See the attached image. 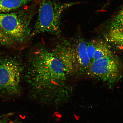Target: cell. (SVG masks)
I'll list each match as a JSON object with an SVG mask.
<instances>
[{"instance_id": "1", "label": "cell", "mask_w": 123, "mask_h": 123, "mask_svg": "<svg viewBox=\"0 0 123 123\" xmlns=\"http://www.w3.org/2000/svg\"><path fill=\"white\" fill-rule=\"evenodd\" d=\"M30 59L27 75L32 89L51 94L63 90L71 75L53 50L41 48L34 52Z\"/></svg>"}, {"instance_id": "2", "label": "cell", "mask_w": 123, "mask_h": 123, "mask_svg": "<svg viewBox=\"0 0 123 123\" xmlns=\"http://www.w3.org/2000/svg\"><path fill=\"white\" fill-rule=\"evenodd\" d=\"M33 7L16 12L0 13V45L12 46L23 43L30 37Z\"/></svg>"}, {"instance_id": "3", "label": "cell", "mask_w": 123, "mask_h": 123, "mask_svg": "<svg viewBox=\"0 0 123 123\" xmlns=\"http://www.w3.org/2000/svg\"><path fill=\"white\" fill-rule=\"evenodd\" d=\"M77 4L63 3L55 0H43L39 6L32 34L45 33L59 34L62 13L66 9Z\"/></svg>"}, {"instance_id": "4", "label": "cell", "mask_w": 123, "mask_h": 123, "mask_svg": "<svg viewBox=\"0 0 123 123\" xmlns=\"http://www.w3.org/2000/svg\"><path fill=\"white\" fill-rule=\"evenodd\" d=\"M21 71V65L14 60L4 59L0 62V90L9 95L18 93Z\"/></svg>"}, {"instance_id": "5", "label": "cell", "mask_w": 123, "mask_h": 123, "mask_svg": "<svg viewBox=\"0 0 123 123\" xmlns=\"http://www.w3.org/2000/svg\"><path fill=\"white\" fill-rule=\"evenodd\" d=\"M86 72L89 76L112 84L119 79L121 67L119 61L114 56L92 61Z\"/></svg>"}, {"instance_id": "6", "label": "cell", "mask_w": 123, "mask_h": 123, "mask_svg": "<svg viewBox=\"0 0 123 123\" xmlns=\"http://www.w3.org/2000/svg\"><path fill=\"white\" fill-rule=\"evenodd\" d=\"M53 50L72 75L78 71L74 46L67 40L57 44Z\"/></svg>"}, {"instance_id": "7", "label": "cell", "mask_w": 123, "mask_h": 123, "mask_svg": "<svg viewBox=\"0 0 123 123\" xmlns=\"http://www.w3.org/2000/svg\"><path fill=\"white\" fill-rule=\"evenodd\" d=\"M74 47L78 71L86 72L91 62L87 53V43L84 40L80 39Z\"/></svg>"}, {"instance_id": "8", "label": "cell", "mask_w": 123, "mask_h": 123, "mask_svg": "<svg viewBox=\"0 0 123 123\" xmlns=\"http://www.w3.org/2000/svg\"><path fill=\"white\" fill-rule=\"evenodd\" d=\"M33 0H1L0 13H9L22 7Z\"/></svg>"}, {"instance_id": "9", "label": "cell", "mask_w": 123, "mask_h": 123, "mask_svg": "<svg viewBox=\"0 0 123 123\" xmlns=\"http://www.w3.org/2000/svg\"><path fill=\"white\" fill-rule=\"evenodd\" d=\"M114 56L112 51L105 42L101 40L96 41V50L93 61Z\"/></svg>"}, {"instance_id": "10", "label": "cell", "mask_w": 123, "mask_h": 123, "mask_svg": "<svg viewBox=\"0 0 123 123\" xmlns=\"http://www.w3.org/2000/svg\"><path fill=\"white\" fill-rule=\"evenodd\" d=\"M107 39L109 42L123 49V30L111 28Z\"/></svg>"}, {"instance_id": "11", "label": "cell", "mask_w": 123, "mask_h": 123, "mask_svg": "<svg viewBox=\"0 0 123 123\" xmlns=\"http://www.w3.org/2000/svg\"><path fill=\"white\" fill-rule=\"evenodd\" d=\"M111 28L123 30V7L113 18Z\"/></svg>"}, {"instance_id": "12", "label": "cell", "mask_w": 123, "mask_h": 123, "mask_svg": "<svg viewBox=\"0 0 123 123\" xmlns=\"http://www.w3.org/2000/svg\"><path fill=\"white\" fill-rule=\"evenodd\" d=\"M96 49V41H92L87 43V53L91 62L93 61Z\"/></svg>"}, {"instance_id": "13", "label": "cell", "mask_w": 123, "mask_h": 123, "mask_svg": "<svg viewBox=\"0 0 123 123\" xmlns=\"http://www.w3.org/2000/svg\"><path fill=\"white\" fill-rule=\"evenodd\" d=\"M8 119L6 118H4V119H0V123H7Z\"/></svg>"}, {"instance_id": "14", "label": "cell", "mask_w": 123, "mask_h": 123, "mask_svg": "<svg viewBox=\"0 0 123 123\" xmlns=\"http://www.w3.org/2000/svg\"><path fill=\"white\" fill-rule=\"evenodd\" d=\"M17 123V122H14V121H11V122H10L9 123Z\"/></svg>"}, {"instance_id": "15", "label": "cell", "mask_w": 123, "mask_h": 123, "mask_svg": "<svg viewBox=\"0 0 123 123\" xmlns=\"http://www.w3.org/2000/svg\"><path fill=\"white\" fill-rule=\"evenodd\" d=\"M1 116H0V118H1Z\"/></svg>"}, {"instance_id": "16", "label": "cell", "mask_w": 123, "mask_h": 123, "mask_svg": "<svg viewBox=\"0 0 123 123\" xmlns=\"http://www.w3.org/2000/svg\"><path fill=\"white\" fill-rule=\"evenodd\" d=\"M1 0H0V1H1Z\"/></svg>"}]
</instances>
